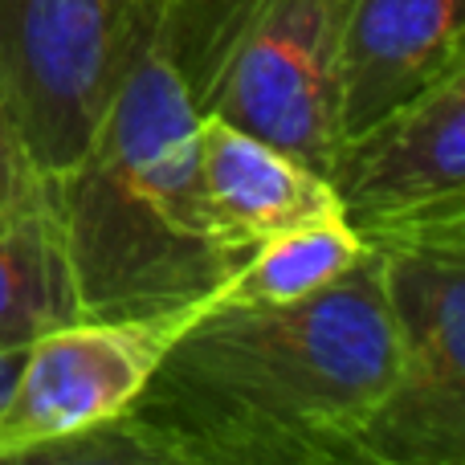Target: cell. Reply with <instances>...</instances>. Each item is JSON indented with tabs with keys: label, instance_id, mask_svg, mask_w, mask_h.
<instances>
[{
	"label": "cell",
	"instance_id": "obj_1",
	"mask_svg": "<svg viewBox=\"0 0 465 465\" xmlns=\"http://www.w3.org/2000/svg\"><path fill=\"white\" fill-rule=\"evenodd\" d=\"M396 380L380 253L290 306H209L123 417L33 461L363 465Z\"/></svg>",
	"mask_w": 465,
	"mask_h": 465
},
{
	"label": "cell",
	"instance_id": "obj_2",
	"mask_svg": "<svg viewBox=\"0 0 465 465\" xmlns=\"http://www.w3.org/2000/svg\"><path fill=\"white\" fill-rule=\"evenodd\" d=\"M249 0H168L152 16L90 147L57 180L86 319L209 298L237 270L196 193V127Z\"/></svg>",
	"mask_w": 465,
	"mask_h": 465
},
{
	"label": "cell",
	"instance_id": "obj_3",
	"mask_svg": "<svg viewBox=\"0 0 465 465\" xmlns=\"http://www.w3.org/2000/svg\"><path fill=\"white\" fill-rule=\"evenodd\" d=\"M396 331V380L363 465H465V229L371 245Z\"/></svg>",
	"mask_w": 465,
	"mask_h": 465
},
{
	"label": "cell",
	"instance_id": "obj_4",
	"mask_svg": "<svg viewBox=\"0 0 465 465\" xmlns=\"http://www.w3.org/2000/svg\"><path fill=\"white\" fill-rule=\"evenodd\" d=\"M147 25L131 0H0V111L33 168H74Z\"/></svg>",
	"mask_w": 465,
	"mask_h": 465
},
{
	"label": "cell",
	"instance_id": "obj_5",
	"mask_svg": "<svg viewBox=\"0 0 465 465\" xmlns=\"http://www.w3.org/2000/svg\"><path fill=\"white\" fill-rule=\"evenodd\" d=\"M209 306L213 294L155 314L74 319L37 335L0 401V465L33 461L49 445L123 417L168 347Z\"/></svg>",
	"mask_w": 465,
	"mask_h": 465
},
{
	"label": "cell",
	"instance_id": "obj_6",
	"mask_svg": "<svg viewBox=\"0 0 465 465\" xmlns=\"http://www.w3.org/2000/svg\"><path fill=\"white\" fill-rule=\"evenodd\" d=\"M351 0H249L209 111L327 176L339 152L335 62Z\"/></svg>",
	"mask_w": 465,
	"mask_h": 465
},
{
	"label": "cell",
	"instance_id": "obj_7",
	"mask_svg": "<svg viewBox=\"0 0 465 465\" xmlns=\"http://www.w3.org/2000/svg\"><path fill=\"white\" fill-rule=\"evenodd\" d=\"M327 180L368 249L465 229V65L347 139Z\"/></svg>",
	"mask_w": 465,
	"mask_h": 465
},
{
	"label": "cell",
	"instance_id": "obj_8",
	"mask_svg": "<svg viewBox=\"0 0 465 465\" xmlns=\"http://www.w3.org/2000/svg\"><path fill=\"white\" fill-rule=\"evenodd\" d=\"M465 0H351L339 33V147L465 65Z\"/></svg>",
	"mask_w": 465,
	"mask_h": 465
},
{
	"label": "cell",
	"instance_id": "obj_9",
	"mask_svg": "<svg viewBox=\"0 0 465 465\" xmlns=\"http://www.w3.org/2000/svg\"><path fill=\"white\" fill-rule=\"evenodd\" d=\"M196 193L213 237L237 262L278 232L343 217L322 172L213 111L196 127Z\"/></svg>",
	"mask_w": 465,
	"mask_h": 465
},
{
	"label": "cell",
	"instance_id": "obj_10",
	"mask_svg": "<svg viewBox=\"0 0 465 465\" xmlns=\"http://www.w3.org/2000/svg\"><path fill=\"white\" fill-rule=\"evenodd\" d=\"M74 319L86 314L57 213V180L29 168L0 213V347L25 351Z\"/></svg>",
	"mask_w": 465,
	"mask_h": 465
},
{
	"label": "cell",
	"instance_id": "obj_11",
	"mask_svg": "<svg viewBox=\"0 0 465 465\" xmlns=\"http://www.w3.org/2000/svg\"><path fill=\"white\" fill-rule=\"evenodd\" d=\"M368 253L343 217L278 232L262 241L213 290V306H290L339 282Z\"/></svg>",
	"mask_w": 465,
	"mask_h": 465
},
{
	"label": "cell",
	"instance_id": "obj_12",
	"mask_svg": "<svg viewBox=\"0 0 465 465\" xmlns=\"http://www.w3.org/2000/svg\"><path fill=\"white\" fill-rule=\"evenodd\" d=\"M29 155H25L21 139H16L13 123H8V114L0 111V213H5V204L13 201L16 184L25 180V172H29Z\"/></svg>",
	"mask_w": 465,
	"mask_h": 465
},
{
	"label": "cell",
	"instance_id": "obj_13",
	"mask_svg": "<svg viewBox=\"0 0 465 465\" xmlns=\"http://www.w3.org/2000/svg\"><path fill=\"white\" fill-rule=\"evenodd\" d=\"M21 347H0V401H5V392H8V384H13V376H16V368H21Z\"/></svg>",
	"mask_w": 465,
	"mask_h": 465
},
{
	"label": "cell",
	"instance_id": "obj_14",
	"mask_svg": "<svg viewBox=\"0 0 465 465\" xmlns=\"http://www.w3.org/2000/svg\"><path fill=\"white\" fill-rule=\"evenodd\" d=\"M131 5H135V13H139V16H155L163 5H168V0H131Z\"/></svg>",
	"mask_w": 465,
	"mask_h": 465
}]
</instances>
